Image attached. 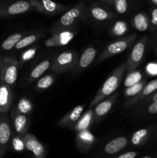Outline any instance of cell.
I'll list each match as a JSON object with an SVG mask.
<instances>
[{
    "label": "cell",
    "instance_id": "4dcf8cb0",
    "mask_svg": "<svg viewBox=\"0 0 157 158\" xmlns=\"http://www.w3.org/2000/svg\"><path fill=\"white\" fill-rule=\"evenodd\" d=\"M127 25L123 21H118L112 28V34L114 35H122L127 31Z\"/></svg>",
    "mask_w": 157,
    "mask_h": 158
},
{
    "label": "cell",
    "instance_id": "9c48e42d",
    "mask_svg": "<svg viewBox=\"0 0 157 158\" xmlns=\"http://www.w3.org/2000/svg\"><path fill=\"white\" fill-rule=\"evenodd\" d=\"M12 137V127L6 114H0V158L6 153Z\"/></svg>",
    "mask_w": 157,
    "mask_h": 158
},
{
    "label": "cell",
    "instance_id": "9a60e30c",
    "mask_svg": "<svg viewBox=\"0 0 157 158\" xmlns=\"http://www.w3.org/2000/svg\"><path fill=\"white\" fill-rule=\"evenodd\" d=\"M12 119L15 132L18 136L22 137L27 133L29 127V122L26 114H23L14 110L12 113Z\"/></svg>",
    "mask_w": 157,
    "mask_h": 158
},
{
    "label": "cell",
    "instance_id": "7a4b0ae2",
    "mask_svg": "<svg viewBox=\"0 0 157 158\" xmlns=\"http://www.w3.org/2000/svg\"><path fill=\"white\" fill-rule=\"evenodd\" d=\"M86 12V6L83 2H79L65 12L53 25L52 32L70 29L77 22L81 19Z\"/></svg>",
    "mask_w": 157,
    "mask_h": 158
},
{
    "label": "cell",
    "instance_id": "b9f144b4",
    "mask_svg": "<svg viewBox=\"0 0 157 158\" xmlns=\"http://www.w3.org/2000/svg\"><path fill=\"white\" fill-rule=\"evenodd\" d=\"M101 1L104 2H106V3H109V4H112L115 0H101Z\"/></svg>",
    "mask_w": 157,
    "mask_h": 158
},
{
    "label": "cell",
    "instance_id": "5b68a950",
    "mask_svg": "<svg viewBox=\"0 0 157 158\" xmlns=\"http://www.w3.org/2000/svg\"><path fill=\"white\" fill-rule=\"evenodd\" d=\"M78 61V55L74 51H65L58 54L52 65V70L57 73H62L75 67Z\"/></svg>",
    "mask_w": 157,
    "mask_h": 158
},
{
    "label": "cell",
    "instance_id": "d6986e66",
    "mask_svg": "<svg viewBox=\"0 0 157 158\" xmlns=\"http://www.w3.org/2000/svg\"><path fill=\"white\" fill-rule=\"evenodd\" d=\"M152 132V127L142 128L135 131L132 136L131 143L135 147H141L149 140Z\"/></svg>",
    "mask_w": 157,
    "mask_h": 158
},
{
    "label": "cell",
    "instance_id": "7402d4cb",
    "mask_svg": "<svg viewBox=\"0 0 157 158\" xmlns=\"http://www.w3.org/2000/svg\"><path fill=\"white\" fill-rule=\"evenodd\" d=\"M94 118V111L93 110H89L87 112L85 113L83 116H81L77 123H75L73 130L76 131L77 132L85 130H88L92 124V119Z\"/></svg>",
    "mask_w": 157,
    "mask_h": 158
},
{
    "label": "cell",
    "instance_id": "30bf717a",
    "mask_svg": "<svg viewBox=\"0 0 157 158\" xmlns=\"http://www.w3.org/2000/svg\"><path fill=\"white\" fill-rule=\"evenodd\" d=\"M76 32H72L70 29L58 30L52 32V35L45 42L46 47H58L63 46L70 43L74 38Z\"/></svg>",
    "mask_w": 157,
    "mask_h": 158
},
{
    "label": "cell",
    "instance_id": "74e56055",
    "mask_svg": "<svg viewBox=\"0 0 157 158\" xmlns=\"http://www.w3.org/2000/svg\"><path fill=\"white\" fill-rule=\"evenodd\" d=\"M137 155H138V152H136V151H128L124 154H120L115 158H135Z\"/></svg>",
    "mask_w": 157,
    "mask_h": 158
},
{
    "label": "cell",
    "instance_id": "ee69618b",
    "mask_svg": "<svg viewBox=\"0 0 157 158\" xmlns=\"http://www.w3.org/2000/svg\"><path fill=\"white\" fill-rule=\"evenodd\" d=\"M1 63H2V60H1V53H0V66H1Z\"/></svg>",
    "mask_w": 157,
    "mask_h": 158
},
{
    "label": "cell",
    "instance_id": "277c9868",
    "mask_svg": "<svg viewBox=\"0 0 157 158\" xmlns=\"http://www.w3.org/2000/svg\"><path fill=\"white\" fill-rule=\"evenodd\" d=\"M136 34H132V35H128V36L111 43L110 44L106 46V49L100 54L98 61H104V60H107V59L110 58L113 56L118 55V54L124 52L129 47V45L135 42V40H136Z\"/></svg>",
    "mask_w": 157,
    "mask_h": 158
},
{
    "label": "cell",
    "instance_id": "603a6c76",
    "mask_svg": "<svg viewBox=\"0 0 157 158\" xmlns=\"http://www.w3.org/2000/svg\"><path fill=\"white\" fill-rule=\"evenodd\" d=\"M50 66V61L48 60H46L38 63L31 71L30 74H29V77H28V82L34 81V80L39 78L40 77H42L49 69Z\"/></svg>",
    "mask_w": 157,
    "mask_h": 158
},
{
    "label": "cell",
    "instance_id": "8d00e7d4",
    "mask_svg": "<svg viewBox=\"0 0 157 158\" xmlns=\"http://www.w3.org/2000/svg\"><path fill=\"white\" fill-rule=\"evenodd\" d=\"M146 110H147V112L149 114H152V115L157 114V100L149 103Z\"/></svg>",
    "mask_w": 157,
    "mask_h": 158
},
{
    "label": "cell",
    "instance_id": "7bdbcfd3",
    "mask_svg": "<svg viewBox=\"0 0 157 158\" xmlns=\"http://www.w3.org/2000/svg\"><path fill=\"white\" fill-rule=\"evenodd\" d=\"M155 55H157V47L155 48Z\"/></svg>",
    "mask_w": 157,
    "mask_h": 158
},
{
    "label": "cell",
    "instance_id": "ffe728a7",
    "mask_svg": "<svg viewBox=\"0 0 157 158\" xmlns=\"http://www.w3.org/2000/svg\"><path fill=\"white\" fill-rule=\"evenodd\" d=\"M89 11L92 18L99 22L107 21L114 17V15L110 11L98 5H93L90 6Z\"/></svg>",
    "mask_w": 157,
    "mask_h": 158
},
{
    "label": "cell",
    "instance_id": "f546056e",
    "mask_svg": "<svg viewBox=\"0 0 157 158\" xmlns=\"http://www.w3.org/2000/svg\"><path fill=\"white\" fill-rule=\"evenodd\" d=\"M140 80H142V74L139 71H132V72L129 73L127 78H126V81H125V86H129L135 84V83H138Z\"/></svg>",
    "mask_w": 157,
    "mask_h": 158
},
{
    "label": "cell",
    "instance_id": "2e32d148",
    "mask_svg": "<svg viewBox=\"0 0 157 158\" xmlns=\"http://www.w3.org/2000/svg\"><path fill=\"white\" fill-rule=\"evenodd\" d=\"M117 97H118V94L110 95L107 98L104 99L103 100L100 101L99 103H97L95 105V109L93 110L94 119L96 120V119L101 118V117H104L106 114H107L110 111V110L112 109Z\"/></svg>",
    "mask_w": 157,
    "mask_h": 158
},
{
    "label": "cell",
    "instance_id": "4fadbf2b",
    "mask_svg": "<svg viewBox=\"0 0 157 158\" xmlns=\"http://www.w3.org/2000/svg\"><path fill=\"white\" fill-rule=\"evenodd\" d=\"M156 89L157 79H155L153 80H151L149 83H146L144 87L143 88V89L137 95H135V97H131L127 101H126L125 105L127 106H130L137 104V103H142L143 100H145L147 97H149L151 94H153Z\"/></svg>",
    "mask_w": 157,
    "mask_h": 158
},
{
    "label": "cell",
    "instance_id": "ba28073f",
    "mask_svg": "<svg viewBox=\"0 0 157 158\" xmlns=\"http://www.w3.org/2000/svg\"><path fill=\"white\" fill-rule=\"evenodd\" d=\"M147 42L148 36L145 35V36L142 37L135 43V46H133L129 59L126 61V63H127V69H126V70L128 71V73L135 70L136 68L139 66V65L140 64V63L143 60L145 51H146Z\"/></svg>",
    "mask_w": 157,
    "mask_h": 158
},
{
    "label": "cell",
    "instance_id": "e0dca14e",
    "mask_svg": "<svg viewBox=\"0 0 157 158\" xmlns=\"http://www.w3.org/2000/svg\"><path fill=\"white\" fill-rule=\"evenodd\" d=\"M97 51L93 46L88 47L80 56L79 60H78L75 64V71H79L87 68L91 63L93 62L96 56Z\"/></svg>",
    "mask_w": 157,
    "mask_h": 158
},
{
    "label": "cell",
    "instance_id": "8fae6325",
    "mask_svg": "<svg viewBox=\"0 0 157 158\" xmlns=\"http://www.w3.org/2000/svg\"><path fill=\"white\" fill-rule=\"evenodd\" d=\"M22 140L25 148L32 153L34 158H45L46 155V149L35 136L26 133L22 137Z\"/></svg>",
    "mask_w": 157,
    "mask_h": 158
},
{
    "label": "cell",
    "instance_id": "3957f363",
    "mask_svg": "<svg viewBox=\"0 0 157 158\" xmlns=\"http://www.w3.org/2000/svg\"><path fill=\"white\" fill-rule=\"evenodd\" d=\"M19 63L14 56H6L2 60L0 66V81L11 88L15 86L18 73Z\"/></svg>",
    "mask_w": 157,
    "mask_h": 158
},
{
    "label": "cell",
    "instance_id": "484cf974",
    "mask_svg": "<svg viewBox=\"0 0 157 158\" xmlns=\"http://www.w3.org/2000/svg\"><path fill=\"white\" fill-rule=\"evenodd\" d=\"M40 36H41L40 34H31V35L22 37V38L17 43L15 48L16 49H24V48L27 47V46H30L32 43L36 42L37 40L39 39Z\"/></svg>",
    "mask_w": 157,
    "mask_h": 158
},
{
    "label": "cell",
    "instance_id": "e575fe53",
    "mask_svg": "<svg viewBox=\"0 0 157 158\" xmlns=\"http://www.w3.org/2000/svg\"><path fill=\"white\" fill-rule=\"evenodd\" d=\"M150 26L153 30L157 29V7L153 8L151 12V17H150Z\"/></svg>",
    "mask_w": 157,
    "mask_h": 158
},
{
    "label": "cell",
    "instance_id": "4316f807",
    "mask_svg": "<svg viewBox=\"0 0 157 158\" xmlns=\"http://www.w3.org/2000/svg\"><path fill=\"white\" fill-rule=\"evenodd\" d=\"M146 84V82L145 80H140L138 83L132 85V86H128L127 89L125 90V97H132L139 94L140 91L143 89L145 85Z\"/></svg>",
    "mask_w": 157,
    "mask_h": 158
},
{
    "label": "cell",
    "instance_id": "8992f818",
    "mask_svg": "<svg viewBox=\"0 0 157 158\" xmlns=\"http://www.w3.org/2000/svg\"><path fill=\"white\" fill-rule=\"evenodd\" d=\"M33 6L29 0H18L7 5L0 6V19L9 18L32 10Z\"/></svg>",
    "mask_w": 157,
    "mask_h": 158
},
{
    "label": "cell",
    "instance_id": "5bb4252c",
    "mask_svg": "<svg viewBox=\"0 0 157 158\" xmlns=\"http://www.w3.org/2000/svg\"><path fill=\"white\" fill-rule=\"evenodd\" d=\"M12 91L9 86L0 81V114H7L12 103Z\"/></svg>",
    "mask_w": 157,
    "mask_h": 158
},
{
    "label": "cell",
    "instance_id": "6da1fadb",
    "mask_svg": "<svg viewBox=\"0 0 157 158\" xmlns=\"http://www.w3.org/2000/svg\"><path fill=\"white\" fill-rule=\"evenodd\" d=\"M126 69H127V63L126 62L112 71V73L109 76V77L104 82L103 85L100 88L99 90L98 91L93 100L91 101L89 107L91 108L95 106L97 103H99L104 99L107 98L108 97L112 95V93L116 90L117 88L121 83L122 80H123V75L126 71Z\"/></svg>",
    "mask_w": 157,
    "mask_h": 158
},
{
    "label": "cell",
    "instance_id": "f1b7e54d",
    "mask_svg": "<svg viewBox=\"0 0 157 158\" xmlns=\"http://www.w3.org/2000/svg\"><path fill=\"white\" fill-rule=\"evenodd\" d=\"M32 109V104L28 99L26 98H22L21 100L18 101V104L16 106V110L18 111L19 113L23 114H27L29 112H31Z\"/></svg>",
    "mask_w": 157,
    "mask_h": 158
},
{
    "label": "cell",
    "instance_id": "d590c367",
    "mask_svg": "<svg viewBox=\"0 0 157 158\" xmlns=\"http://www.w3.org/2000/svg\"><path fill=\"white\" fill-rule=\"evenodd\" d=\"M146 72L148 74L151 76H156L157 75V63H150L147 65L146 68Z\"/></svg>",
    "mask_w": 157,
    "mask_h": 158
},
{
    "label": "cell",
    "instance_id": "52a82bcc",
    "mask_svg": "<svg viewBox=\"0 0 157 158\" xmlns=\"http://www.w3.org/2000/svg\"><path fill=\"white\" fill-rule=\"evenodd\" d=\"M33 6L34 10L46 15H55L62 13L69 6L52 0H29Z\"/></svg>",
    "mask_w": 157,
    "mask_h": 158
},
{
    "label": "cell",
    "instance_id": "83f0119b",
    "mask_svg": "<svg viewBox=\"0 0 157 158\" xmlns=\"http://www.w3.org/2000/svg\"><path fill=\"white\" fill-rule=\"evenodd\" d=\"M55 78L52 75H46L41 77L36 83V89L39 90H44L48 89L53 84Z\"/></svg>",
    "mask_w": 157,
    "mask_h": 158
},
{
    "label": "cell",
    "instance_id": "7c38bea8",
    "mask_svg": "<svg viewBox=\"0 0 157 158\" xmlns=\"http://www.w3.org/2000/svg\"><path fill=\"white\" fill-rule=\"evenodd\" d=\"M84 110L83 105H78L73 109L71 110L69 112L65 114L64 117L58 122V126L61 128H69L73 129L75 123L81 117Z\"/></svg>",
    "mask_w": 157,
    "mask_h": 158
},
{
    "label": "cell",
    "instance_id": "ab89813d",
    "mask_svg": "<svg viewBox=\"0 0 157 158\" xmlns=\"http://www.w3.org/2000/svg\"><path fill=\"white\" fill-rule=\"evenodd\" d=\"M140 158H157V151H154V152L151 153L149 154H147V155L143 156V157Z\"/></svg>",
    "mask_w": 157,
    "mask_h": 158
},
{
    "label": "cell",
    "instance_id": "60d3db41",
    "mask_svg": "<svg viewBox=\"0 0 157 158\" xmlns=\"http://www.w3.org/2000/svg\"><path fill=\"white\" fill-rule=\"evenodd\" d=\"M149 2H150L151 4L153 5L155 7H157V0H149Z\"/></svg>",
    "mask_w": 157,
    "mask_h": 158
},
{
    "label": "cell",
    "instance_id": "ac0fdd59",
    "mask_svg": "<svg viewBox=\"0 0 157 158\" xmlns=\"http://www.w3.org/2000/svg\"><path fill=\"white\" fill-rule=\"evenodd\" d=\"M127 144L128 139L126 137H118L106 143L104 148V152L109 155H113L124 149Z\"/></svg>",
    "mask_w": 157,
    "mask_h": 158
},
{
    "label": "cell",
    "instance_id": "cb8c5ba5",
    "mask_svg": "<svg viewBox=\"0 0 157 158\" xmlns=\"http://www.w3.org/2000/svg\"><path fill=\"white\" fill-rule=\"evenodd\" d=\"M76 140L79 147L86 148H89L92 144L95 138L88 130H85V131H78L77 134Z\"/></svg>",
    "mask_w": 157,
    "mask_h": 158
},
{
    "label": "cell",
    "instance_id": "d6a6232c",
    "mask_svg": "<svg viewBox=\"0 0 157 158\" xmlns=\"http://www.w3.org/2000/svg\"><path fill=\"white\" fill-rule=\"evenodd\" d=\"M37 51L36 47H33L32 49H27L26 51H25L21 56V62L22 63H25V62H27L29 60H30L31 59H32L34 57V56L35 55Z\"/></svg>",
    "mask_w": 157,
    "mask_h": 158
},
{
    "label": "cell",
    "instance_id": "44dd1931",
    "mask_svg": "<svg viewBox=\"0 0 157 158\" xmlns=\"http://www.w3.org/2000/svg\"><path fill=\"white\" fill-rule=\"evenodd\" d=\"M132 26L140 32L146 31L150 26V21L148 15L145 12H139L132 19Z\"/></svg>",
    "mask_w": 157,
    "mask_h": 158
},
{
    "label": "cell",
    "instance_id": "d4e9b609",
    "mask_svg": "<svg viewBox=\"0 0 157 158\" xmlns=\"http://www.w3.org/2000/svg\"><path fill=\"white\" fill-rule=\"evenodd\" d=\"M23 37V35L22 33H14L10 35L9 36H8L4 41L2 43V49H4V50H11L12 49H13L15 46V45L17 44L18 41L21 40Z\"/></svg>",
    "mask_w": 157,
    "mask_h": 158
},
{
    "label": "cell",
    "instance_id": "1f68e13d",
    "mask_svg": "<svg viewBox=\"0 0 157 158\" xmlns=\"http://www.w3.org/2000/svg\"><path fill=\"white\" fill-rule=\"evenodd\" d=\"M112 4H113L115 11L119 14L125 13L129 7L127 0H115Z\"/></svg>",
    "mask_w": 157,
    "mask_h": 158
},
{
    "label": "cell",
    "instance_id": "836d02e7",
    "mask_svg": "<svg viewBox=\"0 0 157 158\" xmlns=\"http://www.w3.org/2000/svg\"><path fill=\"white\" fill-rule=\"evenodd\" d=\"M12 145L13 148H15L16 151H22L25 148L24 142H23L22 137L18 136V137H15L12 140Z\"/></svg>",
    "mask_w": 157,
    "mask_h": 158
},
{
    "label": "cell",
    "instance_id": "f35d334b",
    "mask_svg": "<svg viewBox=\"0 0 157 158\" xmlns=\"http://www.w3.org/2000/svg\"><path fill=\"white\" fill-rule=\"evenodd\" d=\"M155 100H157V89L155 91V92L153 93V94H151V95L149 96V97H147V98H146V100H143V101L142 102V103H152V102L155 101Z\"/></svg>",
    "mask_w": 157,
    "mask_h": 158
}]
</instances>
